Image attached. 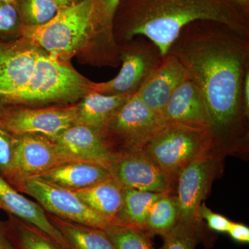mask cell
<instances>
[{"label":"cell","instance_id":"8","mask_svg":"<svg viewBox=\"0 0 249 249\" xmlns=\"http://www.w3.org/2000/svg\"><path fill=\"white\" fill-rule=\"evenodd\" d=\"M122 67L119 74L106 83H93L91 91L106 95H134L163 62L160 49L143 36H136L119 45Z\"/></svg>","mask_w":249,"mask_h":249},{"label":"cell","instance_id":"9","mask_svg":"<svg viewBox=\"0 0 249 249\" xmlns=\"http://www.w3.org/2000/svg\"><path fill=\"white\" fill-rule=\"evenodd\" d=\"M12 186L19 193L35 199L46 212L56 217L101 229L111 223L83 202L75 192L55 186L42 178H25Z\"/></svg>","mask_w":249,"mask_h":249},{"label":"cell","instance_id":"27","mask_svg":"<svg viewBox=\"0 0 249 249\" xmlns=\"http://www.w3.org/2000/svg\"><path fill=\"white\" fill-rule=\"evenodd\" d=\"M98 42L105 47L116 45L112 32L113 19L121 0H92Z\"/></svg>","mask_w":249,"mask_h":249},{"label":"cell","instance_id":"29","mask_svg":"<svg viewBox=\"0 0 249 249\" xmlns=\"http://www.w3.org/2000/svg\"><path fill=\"white\" fill-rule=\"evenodd\" d=\"M14 137L0 127V175L9 181L13 169Z\"/></svg>","mask_w":249,"mask_h":249},{"label":"cell","instance_id":"1","mask_svg":"<svg viewBox=\"0 0 249 249\" xmlns=\"http://www.w3.org/2000/svg\"><path fill=\"white\" fill-rule=\"evenodd\" d=\"M168 53L202 93L214 146L225 155H246L249 115L242 88L249 70V37L222 23L195 21L181 31Z\"/></svg>","mask_w":249,"mask_h":249},{"label":"cell","instance_id":"34","mask_svg":"<svg viewBox=\"0 0 249 249\" xmlns=\"http://www.w3.org/2000/svg\"><path fill=\"white\" fill-rule=\"evenodd\" d=\"M239 8L244 14L249 16V0H227Z\"/></svg>","mask_w":249,"mask_h":249},{"label":"cell","instance_id":"3","mask_svg":"<svg viewBox=\"0 0 249 249\" xmlns=\"http://www.w3.org/2000/svg\"><path fill=\"white\" fill-rule=\"evenodd\" d=\"M22 37L46 53L58 59L67 58L89 45L94 49L97 32L92 0L59 9L46 24L23 26Z\"/></svg>","mask_w":249,"mask_h":249},{"label":"cell","instance_id":"28","mask_svg":"<svg viewBox=\"0 0 249 249\" xmlns=\"http://www.w3.org/2000/svg\"><path fill=\"white\" fill-rule=\"evenodd\" d=\"M22 27L16 5L0 1V41H14L22 36Z\"/></svg>","mask_w":249,"mask_h":249},{"label":"cell","instance_id":"35","mask_svg":"<svg viewBox=\"0 0 249 249\" xmlns=\"http://www.w3.org/2000/svg\"><path fill=\"white\" fill-rule=\"evenodd\" d=\"M53 1H55V4L58 5L59 9H60L74 6V5L81 2L83 0H53Z\"/></svg>","mask_w":249,"mask_h":249},{"label":"cell","instance_id":"32","mask_svg":"<svg viewBox=\"0 0 249 249\" xmlns=\"http://www.w3.org/2000/svg\"><path fill=\"white\" fill-rule=\"evenodd\" d=\"M0 249H17L10 237L6 224L0 222Z\"/></svg>","mask_w":249,"mask_h":249},{"label":"cell","instance_id":"25","mask_svg":"<svg viewBox=\"0 0 249 249\" xmlns=\"http://www.w3.org/2000/svg\"><path fill=\"white\" fill-rule=\"evenodd\" d=\"M204 224L191 225L177 222L163 237L160 249H196L198 244L207 240Z\"/></svg>","mask_w":249,"mask_h":249},{"label":"cell","instance_id":"19","mask_svg":"<svg viewBox=\"0 0 249 249\" xmlns=\"http://www.w3.org/2000/svg\"><path fill=\"white\" fill-rule=\"evenodd\" d=\"M124 189L111 178L92 186L73 192L93 211L114 223L122 206Z\"/></svg>","mask_w":249,"mask_h":249},{"label":"cell","instance_id":"22","mask_svg":"<svg viewBox=\"0 0 249 249\" xmlns=\"http://www.w3.org/2000/svg\"><path fill=\"white\" fill-rule=\"evenodd\" d=\"M178 209L175 193H165L152 205L145 224V231L151 237H164L178 220Z\"/></svg>","mask_w":249,"mask_h":249},{"label":"cell","instance_id":"6","mask_svg":"<svg viewBox=\"0 0 249 249\" xmlns=\"http://www.w3.org/2000/svg\"><path fill=\"white\" fill-rule=\"evenodd\" d=\"M165 124L161 116L147 107L135 93L108 119L99 132L115 156L142 151Z\"/></svg>","mask_w":249,"mask_h":249},{"label":"cell","instance_id":"12","mask_svg":"<svg viewBox=\"0 0 249 249\" xmlns=\"http://www.w3.org/2000/svg\"><path fill=\"white\" fill-rule=\"evenodd\" d=\"M106 168L111 178L124 188L175 193L158 165L142 151L115 155Z\"/></svg>","mask_w":249,"mask_h":249},{"label":"cell","instance_id":"15","mask_svg":"<svg viewBox=\"0 0 249 249\" xmlns=\"http://www.w3.org/2000/svg\"><path fill=\"white\" fill-rule=\"evenodd\" d=\"M67 155L77 160L108 164L115 156L101 137L99 131L76 124L65 129L55 141Z\"/></svg>","mask_w":249,"mask_h":249},{"label":"cell","instance_id":"30","mask_svg":"<svg viewBox=\"0 0 249 249\" xmlns=\"http://www.w3.org/2000/svg\"><path fill=\"white\" fill-rule=\"evenodd\" d=\"M198 217L205 220L207 228L213 231L227 233L231 221L222 214L215 213L206 206L204 202L201 204L198 210Z\"/></svg>","mask_w":249,"mask_h":249},{"label":"cell","instance_id":"2","mask_svg":"<svg viewBox=\"0 0 249 249\" xmlns=\"http://www.w3.org/2000/svg\"><path fill=\"white\" fill-rule=\"evenodd\" d=\"M213 20L249 37V16L227 0H121L113 19L118 45L143 36L167 55L190 23Z\"/></svg>","mask_w":249,"mask_h":249},{"label":"cell","instance_id":"16","mask_svg":"<svg viewBox=\"0 0 249 249\" xmlns=\"http://www.w3.org/2000/svg\"><path fill=\"white\" fill-rule=\"evenodd\" d=\"M165 123L181 122L209 127L204 96L189 76L175 90L161 114Z\"/></svg>","mask_w":249,"mask_h":249},{"label":"cell","instance_id":"4","mask_svg":"<svg viewBox=\"0 0 249 249\" xmlns=\"http://www.w3.org/2000/svg\"><path fill=\"white\" fill-rule=\"evenodd\" d=\"M212 145L213 138L208 126L170 122L156 132L142 151L158 165L175 193L181 172Z\"/></svg>","mask_w":249,"mask_h":249},{"label":"cell","instance_id":"5","mask_svg":"<svg viewBox=\"0 0 249 249\" xmlns=\"http://www.w3.org/2000/svg\"><path fill=\"white\" fill-rule=\"evenodd\" d=\"M92 82L41 50L29 84L11 107H38L53 103H69L91 91Z\"/></svg>","mask_w":249,"mask_h":249},{"label":"cell","instance_id":"24","mask_svg":"<svg viewBox=\"0 0 249 249\" xmlns=\"http://www.w3.org/2000/svg\"><path fill=\"white\" fill-rule=\"evenodd\" d=\"M103 230L115 249H155L151 236L139 228L114 222Z\"/></svg>","mask_w":249,"mask_h":249},{"label":"cell","instance_id":"26","mask_svg":"<svg viewBox=\"0 0 249 249\" xmlns=\"http://www.w3.org/2000/svg\"><path fill=\"white\" fill-rule=\"evenodd\" d=\"M15 5L23 26L28 27L46 24L60 9L53 0H16Z\"/></svg>","mask_w":249,"mask_h":249},{"label":"cell","instance_id":"20","mask_svg":"<svg viewBox=\"0 0 249 249\" xmlns=\"http://www.w3.org/2000/svg\"><path fill=\"white\" fill-rule=\"evenodd\" d=\"M47 214L51 222L63 236L69 249H115L103 229Z\"/></svg>","mask_w":249,"mask_h":249},{"label":"cell","instance_id":"7","mask_svg":"<svg viewBox=\"0 0 249 249\" xmlns=\"http://www.w3.org/2000/svg\"><path fill=\"white\" fill-rule=\"evenodd\" d=\"M212 145L196 157L179 174L175 187L178 216L177 222L201 225L198 210L209 196L213 183L223 171L225 157Z\"/></svg>","mask_w":249,"mask_h":249},{"label":"cell","instance_id":"10","mask_svg":"<svg viewBox=\"0 0 249 249\" xmlns=\"http://www.w3.org/2000/svg\"><path fill=\"white\" fill-rule=\"evenodd\" d=\"M76 105L48 107H0V127L17 137L40 134L55 141L70 126L76 124Z\"/></svg>","mask_w":249,"mask_h":249},{"label":"cell","instance_id":"31","mask_svg":"<svg viewBox=\"0 0 249 249\" xmlns=\"http://www.w3.org/2000/svg\"><path fill=\"white\" fill-rule=\"evenodd\" d=\"M227 233L232 240L239 243L249 242V228L245 224L231 222Z\"/></svg>","mask_w":249,"mask_h":249},{"label":"cell","instance_id":"14","mask_svg":"<svg viewBox=\"0 0 249 249\" xmlns=\"http://www.w3.org/2000/svg\"><path fill=\"white\" fill-rule=\"evenodd\" d=\"M0 210L40 229L63 249H69L63 236L40 204L25 197L0 175Z\"/></svg>","mask_w":249,"mask_h":249},{"label":"cell","instance_id":"36","mask_svg":"<svg viewBox=\"0 0 249 249\" xmlns=\"http://www.w3.org/2000/svg\"><path fill=\"white\" fill-rule=\"evenodd\" d=\"M0 1H5V2L11 3V4H16V0H0Z\"/></svg>","mask_w":249,"mask_h":249},{"label":"cell","instance_id":"23","mask_svg":"<svg viewBox=\"0 0 249 249\" xmlns=\"http://www.w3.org/2000/svg\"><path fill=\"white\" fill-rule=\"evenodd\" d=\"M9 216L6 227L17 249H63L40 229L17 217Z\"/></svg>","mask_w":249,"mask_h":249},{"label":"cell","instance_id":"17","mask_svg":"<svg viewBox=\"0 0 249 249\" xmlns=\"http://www.w3.org/2000/svg\"><path fill=\"white\" fill-rule=\"evenodd\" d=\"M36 178L69 191H76L97 184L111 177L104 165L76 160L59 165Z\"/></svg>","mask_w":249,"mask_h":249},{"label":"cell","instance_id":"13","mask_svg":"<svg viewBox=\"0 0 249 249\" xmlns=\"http://www.w3.org/2000/svg\"><path fill=\"white\" fill-rule=\"evenodd\" d=\"M188 76L182 64L168 53L136 94L147 107L161 116L175 90Z\"/></svg>","mask_w":249,"mask_h":249},{"label":"cell","instance_id":"33","mask_svg":"<svg viewBox=\"0 0 249 249\" xmlns=\"http://www.w3.org/2000/svg\"><path fill=\"white\" fill-rule=\"evenodd\" d=\"M242 98L245 111L249 115V70L246 73L242 88Z\"/></svg>","mask_w":249,"mask_h":249},{"label":"cell","instance_id":"21","mask_svg":"<svg viewBox=\"0 0 249 249\" xmlns=\"http://www.w3.org/2000/svg\"><path fill=\"white\" fill-rule=\"evenodd\" d=\"M163 194L124 188V200L116 222L145 231V221L152 205Z\"/></svg>","mask_w":249,"mask_h":249},{"label":"cell","instance_id":"11","mask_svg":"<svg viewBox=\"0 0 249 249\" xmlns=\"http://www.w3.org/2000/svg\"><path fill=\"white\" fill-rule=\"evenodd\" d=\"M13 137V169L8 181L12 186L21 180L38 177L59 165L77 160L67 155L55 141L42 134Z\"/></svg>","mask_w":249,"mask_h":249},{"label":"cell","instance_id":"18","mask_svg":"<svg viewBox=\"0 0 249 249\" xmlns=\"http://www.w3.org/2000/svg\"><path fill=\"white\" fill-rule=\"evenodd\" d=\"M132 96L106 95L90 91L76 105V124H85L99 131L108 119Z\"/></svg>","mask_w":249,"mask_h":249}]
</instances>
